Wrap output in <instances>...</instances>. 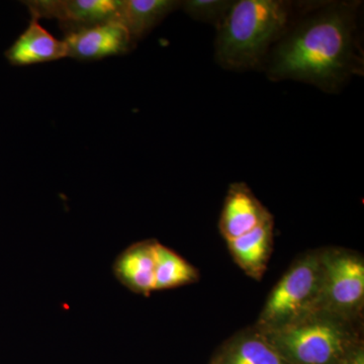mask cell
I'll use <instances>...</instances> for the list:
<instances>
[{
  "label": "cell",
  "mask_w": 364,
  "mask_h": 364,
  "mask_svg": "<svg viewBox=\"0 0 364 364\" xmlns=\"http://www.w3.org/2000/svg\"><path fill=\"white\" fill-rule=\"evenodd\" d=\"M355 11L352 4H328L287 31L270 56L269 78L336 90L363 63Z\"/></svg>",
  "instance_id": "6da1fadb"
},
{
  "label": "cell",
  "mask_w": 364,
  "mask_h": 364,
  "mask_svg": "<svg viewBox=\"0 0 364 364\" xmlns=\"http://www.w3.org/2000/svg\"><path fill=\"white\" fill-rule=\"evenodd\" d=\"M289 2L282 0L234 1L217 26L215 59L229 70H248L262 63L272 45L289 31Z\"/></svg>",
  "instance_id": "7a4b0ae2"
},
{
  "label": "cell",
  "mask_w": 364,
  "mask_h": 364,
  "mask_svg": "<svg viewBox=\"0 0 364 364\" xmlns=\"http://www.w3.org/2000/svg\"><path fill=\"white\" fill-rule=\"evenodd\" d=\"M263 333L289 364H342L364 342L363 320L342 317L324 309L277 331Z\"/></svg>",
  "instance_id": "3957f363"
},
{
  "label": "cell",
  "mask_w": 364,
  "mask_h": 364,
  "mask_svg": "<svg viewBox=\"0 0 364 364\" xmlns=\"http://www.w3.org/2000/svg\"><path fill=\"white\" fill-rule=\"evenodd\" d=\"M323 291L321 249L294 261L270 291L255 327L277 331L320 310Z\"/></svg>",
  "instance_id": "277c9868"
},
{
  "label": "cell",
  "mask_w": 364,
  "mask_h": 364,
  "mask_svg": "<svg viewBox=\"0 0 364 364\" xmlns=\"http://www.w3.org/2000/svg\"><path fill=\"white\" fill-rule=\"evenodd\" d=\"M323 291L321 309L352 320H363L364 260L344 248L321 249Z\"/></svg>",
  "instance_id": "5b68a950"
},
{
  "label": "cell",
  "mask_w": 364,
  "mask_h": 364,
  "mask_svg": "<svg viewBox=\"0 0 364 364\" xmlns=\"http://www.w3.org/2000/svg\"><path fill=\"white\" fill-rule=\"evenodd\" d=\"M23 4L31 16L59 21L65 33L116 21L121 0H32Z\"/></svg>",
  "instance_id": "8992f818"
},
{
  "label": "cell",
  "mask_w": 364,
  "mask_h": 364,
  "mask_svg": "<svg viewBox=\"0 0 364 364\" xmlns=\"http://www.w3.org/2000/svg\"><path fill=\"white\" fill-rule=\"evenodd\" d=\"M68 57L79 61H95L127 54L135 43L127 28L117 21H109L65 33Z\"/></svg>",
  "instance_id": "52a82bcc"
},
{
  "label": "cell",
  "mask_w": 364,
  "mask_h": 364,
  "mask_svg": "<svg viewBox=\"0 0 364 364\" xmlns=\"http://www.w3.org/2000/svg\"><path fill=\"white\" fill-rule=\"evenodd\" d=\"M272 219V215L247 184L236 182L230 186L219 222L220 232L225 240L238 238Z\"/></svg>",
  "instance_id": "ba28073f"
},
{
  "label": "cell",
  "mask_w": 364,
  "mask_h": 364,
  "mask_svg": "<svg viewBox=\"0 0 364 364\" xmlns=\"http://www.w3.org/2000/svg\"><path fill=\"white\" fill-rule=\"evenodd\" d=\"M158 243L154 239L136 242L124 249L114 261L117 279L133 293L148 296L155 291Z\"/></svg>",
  "instance_id": "9c48e42d"
},
{
  "label": "cell",
  "mask_w": 364,
  "mask_h": 364,
  "mask_svg": "<svg viewBox=\"0 0 364 364\" xmlns=\"http://www.w3.org/2000/svg\"><path fill=\"white\" fill-rule=\"evenodd\" d=\"M31 16L28 28L6 51L7 61L14 66L47 63L68 57L63 40H58Z\"/></svg>",
  "instance_id": "30bf717a"
},
{
  "label": "cell",
  "mask_w": 364,
  "mask_h": 364,
  "mask_svg": "<svg viewBox=\"0 0 364 364\" xmlns=\"http://www.w3.org/2000/svg\"><path fill=\"white\" fill-rule=\"evenodd\" d=\"M210 364H289L269 343L264 333L252 328L237 333L215 352Z\"/></svg>",
  "instance_id": "8fae6325"
},
{
  "label": "cell",
  "mask_w": 364,
  "mask_h": 364,
  "mask_svg": "<svg viewBox=\"0 0 364 364\" xmlns=\"http://www.w3.org/2000/svg\"><path fill=\"white\" fill-rule=\"evenodd\" d=\"M227 243L237 265L248 277L260 280L267 272L272 252L273 219Z\"/></svg>",
  "instance_id": "7c38bea8"
},
{
  "label": "cell",
  "mask_w": 364,
  "mask_h": 364,
  "mask_svg": "<svg viewBox=\"0 0 364 364\" xmlns=\"http://www.w3.org/2000/svg\"><path fill=\"white\" fill-rule=\"evenodd\" d=\"M181 6L174 0H121L117 20L127 28L133 42H138Z\"/></svg>",
  "instance_id": "4fadbf2b"
},
{
  "label": "cell",
  "mask_w": 364,
  "mask_h": 364,
  "mask_svg": "<svg viewBox=\"0 0 364 364\" xmlns=\"http://www.w3.org/2000/svg\"><path fill=\"white\" fill-rule=\"evenodd\" d=\"M200 279V272L179 254L158 243L155 267V291L188 286Z\"/></svg>",
  "instance_id": "5bb4252c"
},
{
  "label": "cell",
  "mask_w": 364,
  "mask_h": 364,
  "mask_svg": "<svg viewBox=\"0 0 364 364\" xmlns=\"http://www.w3.org/2000/svg\"><path fill=\"white\" fill-rule=\"evenodd\" d=\"M233 2L222 0H188L181 1V7L195 20L215 23L218 26L226 16Z\"/></svg>",
  "instance_id": "9a60e30c"
},
{
  "label": "cell",
  "mask_w": 364,
  "mask_h": 364,
  "mask_svg": "<svg viewBox=\"0 0 364 364\" xmlns=\"http://www.w3.org/2000/svg\"><path fill=\"white\" fill-rule=\"evenodd\" d=\"M342 364H364V342L358 344L355 348L353 349L346 356Z\"/></svg>",
  "instance_id": "2e32d148"
}]
</instances>
